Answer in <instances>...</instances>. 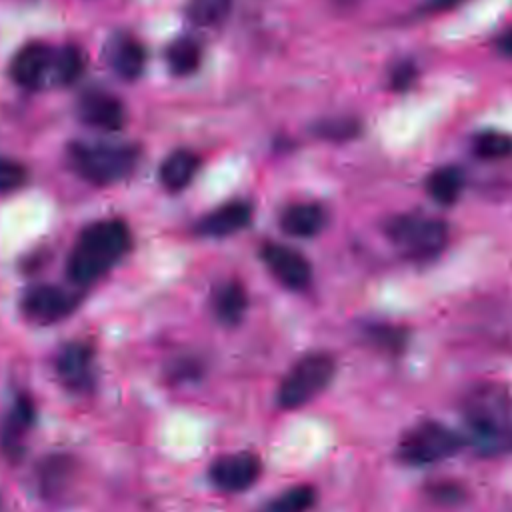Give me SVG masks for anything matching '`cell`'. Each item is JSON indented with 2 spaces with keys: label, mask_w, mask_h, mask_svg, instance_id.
<instances>
[{
  "label": "cell",
  "mask_w": 512,
  "mask_h": 512,
  "mask_svg": "<svg viewBox=\"0 0 512 512\" xmlns=\"http://www.w3.org/2000/svg\"><path fill=\"white\" fill-rule=\"evenodd\" d=\"M462 412L472 434L490 432L510 424L508 418L512 412V396L502 384H478L464 396Z\"/></svg>",
  "instance_id": "6"
},
{
  "label": "cell",
  "mask_w": 512,
  "mask_h": 512,
  "mask_svg": "<svg viewBox=\"0 0 512 512\" xmlns=\"http://www.w3.org/2000/svg\"><path fill=\"white\" fill-rule=\"evenodd\" d=\"M34 420V408L28 398H20L14 402L4 426H2V446L4 450L16 452L20 450V438L30 428Z\"/></svg>",
  "instance_id": "19"
},
{
  "label": "cell",
  "mask_w": 512,
  "mask_h": 512,
  "mask_svg": "<svg viewBox=\"0 0 512 512\" xmlns=\"http://www.w3.org/2000/svg\"><path fill=\"white\" fill-rule=\"evenodd\" d=\"M78 118L98 130L114 132L124 126L126 112L122 102L106 92H88L78 100Z\"/></svg>",
  "instance_id": "10"
},
{
  "label": "cell",
  "mask_w": 512,
  "mask_h": 512,
  "mask_svg": "<svg viewBox=\"0 0 512 512\" xmlns=\"http://www.w3.org/2000/svg\"><path fill=\"white\" fill-rule=\"evenodd\" d=\"M458 2H460V0H428V2H426L424 12H438V10L450 8V6L458 4Z\"/></svg>",
  "instance_id": "29"
},
{
  "label": "cell",
  "mask_w": 512,
  "mask_h": 512,
  "mask_svg": "<svg viewBox=\"0 0 512 512\" xmlns=\"http://www.w3.org/2000/svg\"><path fill=\"white\" fill-rule=\"evenodd\" d=\"M262 262L268 272L290 290H304L312 280L310 262L290 246L268 242L260 250Z\"/></svg>",
  "instance_id": "8"
},
{
  "label": "cell",
  "mask_w": 512,
  "mask_h": 512,
  "mask_svg": "<svg viewBox=\"0 0 512 512\" xmlns=\"http://www.w3.org/2000/svg\"><path fill=\"white\" fill-rule=\"evenodd\" d=\"M108 62L120 78L136 80L146 64L144 46L128 34L114 36L108 44Z\"/></svg>",
  "instance_id": "15"
},
{
  "label": "cell",
  "mask_w": 512,
  "mask_h": 512,
  "mask_svg": "<svg viewBox=\"0 0 512 512\" xmlns=\"http://www.w3.org/2000/svg\"><path fill=\"white\" fill-rule=\"evenodd\" d=\"M280 226L296 238H312L326 226V210L316 202H296L282 210Z\"/></svg>",
  "instance_id": "14"
},
{
  "label": "cell",
  "mask_w": 512,
  "mask_h": 512,
  "mask_svg": "<svg viewBox=\"0 0 512 512\" xmlns=\"http://www.w3.org/2000/svg\"><path fill=\"white\" fill-rule=\"evenodd\" d=\"M462 188H464V172L458 166L436 168L426 178L428 196L442 206L454 204L462 194Z\"/></svg>",
  "instance_id": "18"
},
{
  "label": "cell",
  "mask_w": 512,
  "mask_h": 512,
  "mask_svg": "<svg viewBox=\"0 0 512 512\" xmlns=\"http://www.w3.org/2000/svg\"><path fill=\"white\" fill-rule=\"evenodd\" d=\"M52 52L42 42H30L22 46L10 64V76L24 88H36L46 74H50Z\"/></svg>",
  "instance_id": "11"
},
{
  "label": "cell",
  "mask_w": 512,
  "mask_h": 512,
  "mask_svg": "<svg viewBox=\"0 0 512 512\" xmlns=\"http://www.w3.org/2000/svg\"><path fill=\"white\" fill-rule=\"evenodd\" d=\"M84 64H86V58L80 48L64 46L62 50L52 54V62H50L52 72L50 74L54 76V80L58 84H72L80 78Z\"/></svg>",
  "instance_id": "22"
},
{
  "label": "cell",
  "mask_w": 512,
  "mask_h": 512,
  "mask_svg": "<svg viewBox=\"0 0 512 512\" xmlns=\"http://www.w3.org/2000/svg\"><path fill=\"white\" fill-rule=\"evenodd\" d=\"M386 234L410 260H432L448 242V226L442 220L412 214L392 218Z\"/></svg>",
  "instance_id": "5"
},
{
  "label": "cell",
  "mask_w": 512,
  "mask_h": 512,
  "mask_svg": "<svg viewBox=\"0 0 512 512\" xmlns=\"http://www.w3.org/2000/svg\"><path fill=\"white\" fill-rule=\"evenodd\" d=\"M28 172L26 168L10 158L0 156V192H12L26 184Z\"/></svg>",
  "instance_id": "25"
},
{
  "label": "cell",
  "mask_w": 512,
  "mask_h": 512,
  "mask_svg": "<svg viewBox=\"0 0 512 512\" xmlns=\"http://www.w3.org/2000/svg\"><path fill=\"white\" fill-rule=\"evenodd\" d=\"M318 132L324 138L344 140V138H352L358 132V124L354 120H348V118H332V120L322 122L318 126Z\"/></svg>",
  "instance_id": "26"
},
{
  "label": "cell",
  "mask_w": 512,
  "mask_h": 512,
  "mask_svg": "<svg viewBox=\"0 0 512 512\" xmlns=\"http://www.w3.org/2000/svg\"><path fill=\"white\" fill-rule=\"evenodd\" d=\"M370 338L374 344L384 346L388 350H400L404 346V334L396 328L390 326H372L370 328Z\"/></svg>",
  "instance_id": "27"
},
{
  "label": "cell",
  "mask_w": 512,
  "mask_h": 512,
  "mask_svg": "<svg viewBox=\"0 0 512 512\" xmlns=\"http://www.w3.org/2000/svg\"><path fill=\"white\" fill-rule=\"evenodd\" d=\"M336 374V362L326 352L304 354L286 372L278 386V404L286 410L300 408L322 394Z\"/></svg>",
  "instance_id": "3"
},
{
  "label": "cell",
  "mask_w": 512,
  "mask_h": 512,
  "mask_svg": "<svg viewBox=\"0 0 512 512\" xmlns=\"http://www.w3.org/2000/svg\"><path fill=\"white\" fill-rule=\"evenodd\" d=\"M130 248V230L122 220H100L84 228L68 258V276L90 284L106 274Z\"/></svg>",
  "instance_id": "1"
},
{
  "label": "cell",
  "mask_w": 512,
  "mask_h": 512,
  "mask_svg": "<svg viewBox=\"0 0 512 512\" xmlns=\"http://www.w3.org/2000/svg\"><path fill=\"white\" fill-rule=\"evenodd\" d=\"M414 74H416V70H414L412 64H408V62L396 66L394 72H392V86H394L396 90L408 88V84H410V80L414 78Z\"/></svg>",
  "instance_id": "28"
},
{
  "label": "cell",
  "mask_w": 512,
  "mask_h": 512,
  "mask_svg": "<svg viewBox=\"0 0 512 512\" xmlns=\"http://www.w3.org/2000/svg\"><path fill=\"white\" fill-rule=\"evenodd\" d=\"M464 440L446 424L426 420L412 426L396 446V458L408 466H428L450 458L462 448Z\"/></svg>",
  "instance_id": "4"
},
{
  "label": "cell",
  "mask_w": 512,
  "mask_h": 512,
  "mask_svg": "<svg viewBox=\"0 0 512 512\" xmlns=\"http://www.w3.org/2000/svg\"><path fill=\"white\" fill-rule=\"evenodd\" d=\"M498 46H500V50H502L506 56H512V30H508V32L498 40Z\"/></svg>",
  "instance_id": "30"
},
{
  "label": "cell",
  "mask_w": 512,
  "mask_h": 512,
  "mask_svg": "<svg viewBox=\"0 0 512 512\" xmlns=\"http://www.w3.org/2000/svg\"><path fill=\"white\" fill-rule=\"evenodd\" d=\"M472 150L482 160H502L512 156V134L498 130H484L476 134Z\"/></svg>",
  "instance_id": "23"
},
{
  "label": "cell",
  "mask_w": 512,
  "mask_h": 512,
  "mask_svg": "<svg viewBox=\"0 0 512 512\" xmlns=\"http://www.w3.org/2000/svg\"><path fill=\"white\" fill-rule=\"evenodd\" d=\"M200 160L190 150L172 152L160 166V182L170 192L184 190L196 176Z\"/></svg>",
  "instance_id": "17"
},
{
  "label": "cell",
  "mask_w": 512,
  "mask_h": 512,
  "mask_svg": "<svg viewBox=\"0 0 512 512\" xmlns=\"http://www.w3.org/2000/svg\"><path fill=\"white\" fill-rule=\"evenodd\" d=\"M56 374L70 388H84L92 380V350L82 342L66 344L56 356Z\"/></svg>",
  "instance_id": "13"
},
{
  "label": "cell",
  "mask_w": 512,
  "mask_h": 512,
  "mask_svg": "<svg viewBox=\"0 0 512 512\" xmlns=\"http://www.w3.org/2000/svg\"><path fill=\"white\" fill-rule=\"evenodd\" d=\"M202 60V50L196 40L192 38H176L166 48V64L172 74L176 76H188L198 70Z\"/></svg>",
  "instance_id": "20"
},
{
  "label": "cell",
  "mask_w": 512,
  "mask_h": 512,
  "mask_svg": "<svg viewBox=\"0 0 512 512\" xmlns=\"http://www.w3.org/2000/svg\"><path fill=\"white\" fill-rule=\"evenodd\" d=\"M20 306H22V314L30 322L52 324V322L62 320L64 316H68L74 310L76 298L58 286L42 284V286H34L32 290H28L24 294Z\"/></svg>",
  "instance_id": "9"
},
{
  "label": "cell",
  "mask_w": 512,
  "mask_h": 512,
  "mask_svg": "<svg viewBox=\"0 0 512 512\" xmlns=\"http://www.w3.org/2000/svg\"><path fill=\"white\" fill-rule=\"evenodd\" d=\"M314 502L316 490L308 484H298L276 494L260 508V512H308Z\"/></svg>",
  "instance_id": "21"
},
{
  "label": "cell",
  "mask_w": 512,
  "mask_h": 512,
  "mask_svg": "<svg viewBox=\"0 0 512 512\" xmlns=\"http://www.w3.org/2000/svg\"><path fill=\"white\" fill-rule=\"evenodd\" d=\"M232 0H188L186 14L198 26H216L230 14Z\"/></svg>",
  "instance_id": "24"
},
{
  "label": "cell",
  "mask_w": 512,
  "mask_h": 512,
  "mask_svg": "<svg viewBox=\"0 0 512 512\" xmlns=\"http://www.w3.org/2000/svg\"><path fill=\"white\" fill-rule=\"evenodd\" d=\"M262 474V462L252 452H234L216 458L208 468L212 486L222 492H242L256 484Z\"/></svg>",
  "instance_id": "7"
},
{
  "label": "cell",
  "mask_w": 512,
  "mask_h": 512,
  "mask_svg": "<svg viewBox=\"0 0 512 512\" xmlns=\"http://www.w3.org/2000/svg\"><path fill=\"white\" fill-rule=\"evenodd\" d=\"M138 150L126 144L76 142L68 148V162L76 174L92 184H112L132 172Z\"/></svg>",
  "instance_id": "2"
},
{
  "label": "cell",
  "mask_w": 512,
  "mask_h": 512,
  "mask_svg": "<svg viewBox=\"0 0 512 512\" xmlns=\"http://www.w3.org/2000/svg\"><path fill=\"white\" fill-rule=\"evenodd\" d=\"M248 310V294L236 280L220 284L212 294V312L224 326H236L242 322Z\"/></svg>",
  "instance_id": "16"
},
{
  "label": "cell",
  "mask_w": 512,
  "mask_h": 512,
  "mask_svg": "<svg viewBox=\"0 0 512 512\" xmlns=\"http://www.w3.org/2000/svg\"><path fill=\"white\" fill-rule=\"evenodd\" d=\"M250 218H252L250 204L242 202V200H234V202L222 204L220 208L206 214L198 222L196 232L202 236H210V238H224V236L236 234L242 228H246L250 224Z\"/></svg>",
  "instance_id": "12"
}]
</instances>
